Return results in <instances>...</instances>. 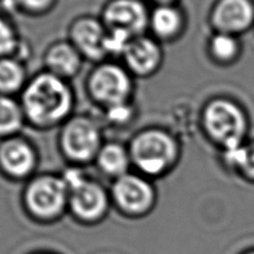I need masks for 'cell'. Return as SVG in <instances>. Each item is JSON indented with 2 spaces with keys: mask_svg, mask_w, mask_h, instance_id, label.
<instances>
[{
  "mask_svg": "<svg viewBox=\"0 0 254 254\" xmlns=\"http://www.w3.org/2000/svg\"><path fill=\"white\" fill-rule=\"evenodd\" d=\"M54 5V0H15L14 6L29 16H42L47 14Z\"/></svg>",
  "mask_w": 254,
  "mask_h": 254,
  "instance_id": "obj_22",
  "label": "cell"
},
{
  "mask_svg": "<svg viewBox=\"0 0 254 254\" xmlns=\"http://www.w3.org/2000/svg\"><path fill=\"white\" fill-rule=\"evenodd\" d=\"M236 51L238 45L230 34L217 33L209 41V52L216 60H231L236 54Z\"/></svg>",
  "mask_w": 254,
  "mask_h": 254,
  "instance_id": "obj_21",
  "label": "cell"
},
{
  "mask_svg": "<svg viewBox=\"0 0 254 254\" xmlns=\"http://www.w3.org/2000/svg\"><path fill=\"white\" fill-rule=\"evenodd\" d=\"M68 190L67 214L83 225H96L112 208L110 190L86 168L67 166L62 173Z\"/></svg>",
  "mask_w": 254,
  "mask_h": 254,
  "instance_id": "obj_3",
  "label": "cell"
},
{
  "mask_svg": "<svg viewBox=\"0 0 254 254\" xmlns=\"http://www.w3.org/2000/svg\"><path fill=\"white\" fill-rule=\"evenodd\" d=\"M27 127L18 96L0 95V140L21 134Z\"/></svg>",
  "mask_w": 254,
  "mask_h": 254,
  "instance_id": "obj_18",
  "label": "cell"
},
{
  "mask_svg": "<svg viewBox=\"0 0 254 254\" xmlns=\"http://www.w3.org/2000/svg\"><path fill=\"white\" fill-rule=\"evenodd\" d=\"M108 30L100 17L80 16L68 24L66 38L85 62L98 64L107 61Z\"/></svg>",
  "mask_w": 254,
  "mask_h": 254,
  "instance_id": "obj_11",
  "label": "cell"
},
{
  "mask_svg": "<svg viewBox=\"0 0 254 254\" xmlns=\"http://www.w3.org/2000/svg\"><path fill=\"white\" fill-rule=\"evenodd\" d=\"M149 15L150 10L140 0H111L104 6L100 19L109 33L132 41L148 34Z\"/></svg>",
  "mask_w": 254,
  "mask_h": 254,
  "instance_id": "obj_10",
  "label": "cell"
},
{
  "mask_svg": "<svg viewBox=\"0 0 254 254\" xmlns=\"http://www.w3.org/2000/svg\"><path fill=\"white\" fill-rule=\"evenodd\" d=\"M87 98L100 111L134 101L135 78L120 61L94 64L84 81Z\"/></svg>",
  "mask_w": 254,
  "mask_h": 254,
  "instance_id": "obj_6",
  "label": "cell"
},
{
  "mask_svg": "<svg viewBox=\"0 0 254 254\" xmlns=\"http://www.w3.org/2000/svg\"><path fill=\"white\" fill-rule=\"evenodd\" d=\"M157 5H168V3H175L176 0H151Z\"/></svg>",
  "mask_w": 254,
  "mask_h": 254,
  "instance_id": "obj_24",
  "label": "cell"
},
{
  "mask_svg": "<svg viewBox=\"0 0 254 254\" xmlns=\"http://www.w3.org/2000/svg\"><path fill=\"white\" fill-rule=\"evenodd\" d=\"M39 163L37 147L23 133L0 140V174L8 181L25 184L38 173Z\"/></svg>",
  "mask_w": 254,
  "mask_h": 254,
  "instance_id": "obj_9",
  "label": "cell"
},
{
  "mask_svg": "<svg viewBox=\"0 0 254 254\" xmlns=\"http://www.w3.org/2000/svg\"><path fill=\"white\" fill-rule=\"evenodd\" d=\"M14 1L15 0H3V2H6L7 5H12V6H14Z\"/></svg>",
  "mask_w": 254,
  "mask_h": 254,
  "instance_id": "obj_25",
  "label": "cell"
},
{
  "mask_svg": "<svg viewBox=\"0 0 254 254\" xmlns=\"http://www.w3.org/2000/svg\"><path fill=\"white\" fill-rule=\"evenodd\" d=\"M186 25L185 14L175 3L157 5L149 15L148 34L163 45L172 44L183 37Z\"/></svg>",
  "mask_w": 254,
  "mask_h": 254,
  "instance_id": "obj_14",
  "label": "cell"
},
{
  "mask_svg": "<svg viewBox=\"0 0 254 254\" xmlns=\"http://www.w3.org/2000/svg\"><path fill=\"white\" fill-rule=\"evenodd\" d=\"M92 166L101 176L108 178L110 182L132 172L128 143L117 139H107Z\"/></svg>",
  "mask_w": 254,
  "mask_h": 254,
  "instance_id": "obj_15",
  "label": "cell"
},
{
  "mask_svg": "<svg viewBox=\"0 0 254 254\" xmlns=\"http://www.w3.org/2000/svg\"><path fill=\"white\" fill-rule=\"evenodd\" d=\"M29 77L25 60L18 56L0 59V95L19 96Z\"/></svg>",
  "mask_w": 254,
  "mask_h": 254,
  "instance_id": "obj_17",
  "label": "cell"
},
{
  "mask_svg": "<svg viewBox=\"0 0 254 254\" xmlns=\"http://www.w3.org/2000/svg\"><path fill=\"white\" fill-rule=\"evenodd\" d=\"M112 208L127 218L148 216L158 203L156 182L137 172H130L109 186Z\"/></svg>",
  "mask_w": 254,
  "mask_h": 254,
  "instance_id": "obj_7",
  "label": "cell"
},
{
  "mask_svg": "<svg viewBox=\"0 0 254 254\" xmlns=\"http://www.w3.org/2000/svg\"><path fill=\"white\" fill-rule=\"evenodd\" d=\"M58 150L68 166L86 168L92 166L106 142V127L100 117L74 113L58 129Z\"/></svg>",
  "mask_w": 254,
  "mask_h": 254,
  "instance_id": "obj_4",
  "label": "cell"
},
{
  "mask_svg": "<svg viewBox=\"0 0 254 254\" xmlns=\"http://www.w3.org/2000/svg\"><path fill=\"white\" fill-rule=\"evenodd\" d=\"M34 254H52V253H47V252H38V253H34Z\"/></svg>",
  "mask_w": 254,
  "mask_h": 254,
  "instance_id": "obj_26",
  "label": "cell"
},
{
  "mask_svg": "<svg viewBox=\"0 0 254 254\" xmlns=\"http://www.w3.org/2000/svg\"><path fill=\"white\" fill-rule=\"evenodd\" d=\"M201 125L208 137L224 146L226 150L240 146L245 129L242 112L226 100H214L207 103L201 113Z\"/></svg>",
  "mask_w": 254,
  "mask_h": 254,
  "instance_id": "obj_8",
  "label": "cell"
},
{
  "mask_svg": "<svg viewBox=\"0 0 254 254\" xmlns=\"http://www.w3.org/2000/svg\"><path fill=\"white\" fill-rule=\"evenodd\" d=\"M250 254H254V253H250Z\"/></svg>",
  "mask_w": 254,
  "mask_h": 254,
  "instance_id": "obj_27",
  "label": "cell"
},
{
  "mask_svg": "<svg viewBox=\"0 0 254 254\" xmlns=\"http://www.w3.org/2000/svg\"><path fill=\"white\" fill-rule=\"evenodd\" d=\"M120 62L134 78L155 76L165 62L163 44L149 34L135 37L128 44Z\"/></svg>",
  "mask_w": 254,
  "mask_h": 254,
  "instance_id": "obj_12",
  "label": "cell"
},
{
  "mask_svg": "<svg viewBox=\"0 0 254 254\" xmlns=\"http://www.w3.org/2000/svg\"><path fill=\"white\" fill-rule=\"evenodd\" d=\"M18 98L27 127L37 131L59 129L75 113L76 95L71 82L44 69L29 77Z\"/></svg>",
  "mask_w": 254,
  "mask_h": 254,
  "instance_id": "obj_1",
  "label": "cell"
},
{
  "mask_svg": "<svg viewBox=\"0 0 254 254\" xmlns=\"http://www.w3.org/2000/svg\"><path fill=\"white\" fill-rule=\"evenodd\" d=\"M25 43L16 26L0 15V59L18 56L25 60Z\"/></svg>",
  "mask_w": 254,
  "mask_h": 254,
  "instance_id": "obj_19",
  "label": "cell"
},
{
  "mask_svg": "<svg viewBox=\"0 0 254 254\" xmlns=\"http://www.w3.org/2000/svg\"><path fill=\"white\" fill-rule=\"evenodd\" d=\"M244 172L250 176L254 177V144L245 148V158L244 163L241 166Z\"/></svg>",
  "mask_w": 254,
  "mask_h": 254,
  "instance_id": "obj_23",
  "label": "cell"
},
{
  "mask_svg": "<svg viewBox=\"0 0 254 254\" xmlns=\"http://www.w3.org/2000/svg\"><path fill=\"white\" fill-rule=\"evenodd\" d=\"M253 18L248 0H221L212 15V24L218 33L231 34L247 28Z\"/></svg>",
  "mask_w": 254,
  "mask_h": 254,
  "instance_id": "obj_16",
  "label": "cell"
},
{
  "mask_svg": "<svg viewBox=\"0 0 254 254\" xmlns=\"http://www.w3.org/2000/svg\"><path fill=\"white\" fill-rule=\"evenodd\" d=\"M135 116H137V108H135L134 101H132V102L120 104V106L101 111L100 118L106 129L112 128L121 130L132 124Z\"/></svg>",
  "mask_w": 254,
  "mask_h": 254,
  "instance_id": "obj_20",
  "label": "cell"
},
{
  "mask_svg": "<svg viewBox=\"0 0 254 254\" xmlns=\"http://www.w3.org/2000/svg\"><path fill=\"white\" fill-rule=\"evenodd\" d=\"M20 203L30 220L41 224L58 222L67 214L68 190L62 173H37L23 184Z\"/></svg>",
  "mask_w": 254,
  "mask_h": 254,
  "instance_id": "obj_5",
  "label": "cell"
},
{
  "mask_svg": "<svg viewBox=\"0 0 254 254\" xmlns=\"http://www.w3.org/2000/svg\"><path fill=\"white\" fill-rule=\"evenodd\" d=\"M127 143L132 170L155 182L172 174L181 163V140L164 127L151 126L140 129Z\"/></svg>",
  "mask_w": 254,
  "mask_h": 254,
  "instance_id": "obj_2",
  "label": "cell"
},
{
  "mask_svg": "<svg viewBox=\"0 0 254 254\" xmlns=\"http://www.w3.org/2000/svg\"><path fill=\"white\" fill-rule=\"evenodd\" d=\"M44 71L71 82L80 75L85 60L67 38L56 39L48 45L43 53Z\"/></svg>",
  "mask_w": 254,
  "mask_h": 254,
  "instance_id": "obj_13",
  "label": "cell"
}]
</instances>
